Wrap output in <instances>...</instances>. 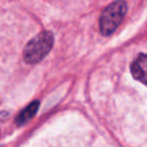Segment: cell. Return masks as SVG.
<instances>
[{
	"instance_id": "4",
	"label": "cell",
	"mask_w": 147,
	"mask_h": 147,
	"mask_svg": "<svg viewBox=\"0 0 147 147\" xmlns=\"http://www.w3.org/2000/svg\"><path fill=\"white\" fill-rule=\"evenodd\" d=\"M39 108V102L38 101H33L27 107H25L22 111L18 114L16 118V124L18 126H22V125L26 124L28 121H30L33 117L35 116L37 110Z\"/></svg>"
},
{
	"instance_id": "1",
	"label": "cell",
	"mask_w": 147,
	"mask_h": 147,
	"mask_svg": "<svg viewBox=\"0 0 147 147\" xmlns=\"http://www.w3.org/2000/svg\"><path fill=\"white\" fill-rule=\"evenodd\" d=\"M53 41V34L51 31L38 33L27 43L23 51V59L25 63L34 65L42 61L51 51Z\"/></svg>"
},
{
	"instance_id": "2",
	"label": "cell",
	"mask_w": 147,
	"mask_h": 147,
	"mask_svg": "<svg viewBox=\"0 0 147 147\" xmlns=\"http://www.w3.org/2000/svg\"><path fill=\"white\" fill-rule=\"evenodd\" d=\"M127 11L124 0H117L111 3L102 12L100 17V29L105 36L111 35L120 25Z\"/></svg>"
},
{
	"instance_id": "3",
	"label": "cell",
	"mask_w": 147,
	"mask_h": 147,
	"mask_svg": "<svg viewBox=\"0 0 147 147\" xmlns=\"http://www.w3.org/2000/svg\"><path fill=\"white\" fill-rule=\"evenodd\" d=\"M131 73L135 80L147 86V55H140L133 61Z\"/></svg>"
}]
</instances>
